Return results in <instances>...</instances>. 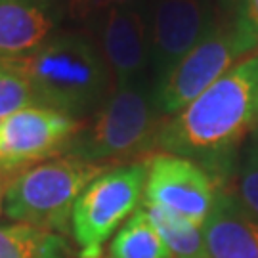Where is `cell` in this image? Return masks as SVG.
Here are the masks:
<instances>
[{"mask_svg": "<svg viewBox=\"0 0 258 258\" xmlns=\"http://www.w3.org/2000/svg\"><path fill=\"white\" fill-rule=\"evenodd\" d=\"M258 52L241 59L187 107L165 122L157 148L226 168L228 157L258 124Z\"/></svg>", "mask_w": 258, "mask_h": 258, "instance_id": "1", "label": "cell"}, {"mask_svg": "<svg viewBox=\"0 0 258 258\" xmlns=\"http://www.w3.org/2000/svg\"><path fill=\"white\" fill-rule=\"evenodd\" d=\"M243 207L258 218V124L243 140L237 155V194Z\"/></svg>", "mask_w": 258, "mask_h": 258, "instance_id": "16", "label": "cell"}, {"mask_svg": "<svg viewBox=\"0 0 258 258\" xmlns=\"http://www.w3.org/2000/svg\"><path fill=\"white\" fill-rule=\"evenodd\" d=\"M148 23L149 69L157 88L216 25L207 0H153Z\"/></svg>", "mask_w": 258, "mask_h": 258, "instance_id": "7", "label": "cell"}, {"mask_svg": "<svg viewBox=\"0 0 258 258\" xmlns=\"http://www.w3.org/2000/svg\"><path fill=\"white\" fill-rule=\"evenodd\" d=\"M218 185L199 163L161 153L148 161L146 203L159 205L203 228Z\"/></svg>", "mask_w": 258, "mask_h": 258, "instance_id": "8", "label": "cell"}, {"mask_svg": "<svg viewBox=\"0 0 258 258\" xmlns=\"http://www.w3.org/2000/svg\"><path fill=\"white\" fill-rule=\"evenodd\" d=\"M29 81L38 105L81 117L105 100L111 75L90 37L65 33L25 55L2 61Z\"/></svg>", "mask_w": 258, "mask_h": 258, "instance_id": "2", "label": "cell"}, {"mask_svg": "<svg viewBox=\"0 0 258 258\" xmlns=\"http://www.w3.org/2000/svg\"><path fill=\"white\" fill-rule=\"evenodd\" d=\"M37 103L29 81L8 65L0 63V120Z\"/></svg>", "mask_w": 258, "mask_h": 258, "instance_id": "17", "label": "cell"}, {"mask_svg": "<svg viewBox=\"0 0 258 258\" xmlns=\"http://www.w3.org/2000/svg\"><path fill=\"white\" fill-rule=\"evenodd\" d=\"M55 23L52 0H0V63L44 44Z\"/></svg>", "mask_w": 258, "mask_h": 258, "instance_id": "12", "label": "cell"}, {"mask_svg": "<svg viewBox=\"0 0 258 258\" xmlns=\"http://www.w3.org/2000/svg\"><path fill=\"white\" fill-rule=\"evenodd\" d=\"M148 161L105 170L86 185L71 216L79 258H100L115 230L140 209L146 191Z\"/></svg>", "mask_w": 258, "mask_h": 258, "instance_id": "5", "label": "cell"}, {"mask_svg": "<svg viewBox=\"0 0 258 258\" xmlns=\"http://www.w3.org/2000/svg\"><path fill=\"white\" fill-rule=\"evenodd\" d=\"M107 166L57 157L18 170L10 178L4 207L8 218L44 231H65L77 199Z\"/></svg>", "mask_w": 258, "mask_h": 258, "instance_id": "4", "label": "cell"}, {"mask_svg": "<svg viewBox=\"0 0 258 258\" xmlns=\"http://www.w3.org/2000/svg\"><path fill=\"white\" fill-rule=\"evenodd\" d=\"M96 46L107 65L113 86L148 79L149 23L142 4L117 6L92 18Z\"/></svg>", "mask_w": 258, "mask_h": 258, "instance_id": "9", "label": "cell"}, {"mask_svg": "<svg viewBox=\"0 0 258 258\" xmlns=\"http://www.w3.org/2000/svg\"><path fill=\"white\" fill-rule=\"evenodd\" d=\"M155 83L148 79L113 86L94 117L79 126L63 151L86 163L109 166L151 151L165 126Z\"/></svg>", "mask_w": 258, "mask_h": 258, "instance_id": "3", "label": "cell"}, {"mask_svg": "<svg viewBox=\"0 0 258 258\" xmlns=\"http://www.w3.org/2000/svg\"><path fill=\"white\" fill-rule=\"evenodd\" d=\"M77 119L48 107H27L0 120V168L21 170L63 151Z\"/></svg>", "mask_w": 258, "mask_h": 258, "instance_id": "10", "label": "cell"}, {"mask_svg": "<svg viewBox=\"0 0 258 258\" xmlns=\"http://www.w3.org/2000/svg\"><path fill=\"white\" fill-rule=\"evenodd\" d=\"M239 18L252 33L258 35V0H241Z\"/></svg>", "mask_w": 258, "mask_h": 258, "instance_id": "19", "label": "cell"}, {"mask_svg": "<svg viewBox=\"0 0 258 258\" xmlns=\"http://www.w3.org/2000/svg\"><path fill=\"white\" fill-rule=\"evenodd\" d=\"M18 170H6V168H0V211H2V199L6 194V187H8L10 178L16 174Z\"/></svg>", "mask_w": 258, "mask_h": 258, "instance_id": "20", "label": "cell"}, {"mask_svg": "<svg viewBox=\"0 0 258 258\" xmlns=\"http://www.w3.org/2000/svg\"><path fill=\"white\" fill-rule=\"evenodd\" d=\"M258 52V35L237 18L226 25H214L211 33L176 65L159 84V103L165 115L180 113L197 96L226 75L239 59Z\"/></svg>", "mask_w": 258, "mask_h": 258, "instance_id": "6", "label": "cell"}, {"mask_svg": "<svg viewBox=\"0 0 258 258\" xmlns=\"http://www.w3.org/2000/svg\"><path fill=\"white\" fill-rule=\"evenodd\" d=\"M63 241L29 224L0 226V258H61Z\"/></svg>", "mask_w": 258, "mask_h": 258, "instance_id": "15", "label": "cell"}, {"mask_svg": "<svg viewBox=\"0 0 258 258\" xmlns=\"http://www.w3.org/2000/svg\"><path fill=\"white\" fill-rule=\"evenodd\" d=\"M256 119H258V94H256Z\"/></svg>", "mask_w": 258, "mask_h": 258, "instance_id": "22", "label": "cell"}, {"mask_svg": "<svg viewBox=\"0 0 258 258\" xmlns=\"http://www.w3.org/2000/svg\"><path fill=\"white\" fill-rule=\"evenodd\" d=\"M142 211L146 212L157 233L165 241L172 258H207L201 226L194 224L191 220H185L159 205L144 203Z\"/></svg>", "mask_w": 258, "mask_h": 258, "instance_id": "13", "label": "cell"}, {"mask_svg": "<svg viewBox=\"0 0 258 258\" xmlns=\"http://www.w3.org/2000/svg\"><path fill=\"white\" fill-rule=\"evenodd\" d=\"M207 258H258V218L235 194L218 187L203 224Z\"/></svg>", "mask_w": 258, "mask_h": 258, "instance_id": "11", "label": "cell"}, {"mask_svg": "<svg viewBox=\"0 0 258 258\" xmlns=\"http://www.w3.org/2000/svg\"><path fill=\"white\" fill-rule=\"evenodd\" d=\"M111 258H172L146 212L138 209L111 243Z\"/></svg>", "mask_w": 258, "mask_h": 258, "instance_id": "14", "label": "cell"}, {"mask_svg": "<svg viewBox=\"0 0 258 258\" xmlns=\"http://www.w3.org/2000/svg\"><path fill=\"white\" fill-rule=\"evenodd\" d=\"M134 4H142V0H67L69 14L79 19H92L105 10Z\"/></svg>", "mask_w": 258, "mask_h": 258, "instance_id": "18", "label": "cell"}, {"mask_svg": "<svg viewBox=\"0 0 258 258\" xmlns=\"http://www.w3.org/2000/svg\"><path fill=\"white\" fill-rule=\"evenodd\" d=\"M222 4H226V6H231V4H233V2H237V0H220Z\"/></svg>", "mask_w": 258, "mask_h": 258, "instance_id": "21", "label": "cell"}]
</instances>
